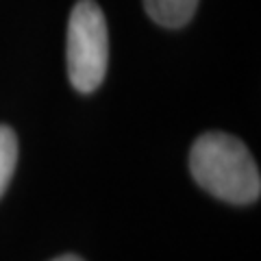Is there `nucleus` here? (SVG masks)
<instances>
[{
  "label": "nucleus",
  "mask_w": 261,
  "mask_h": 261,
  "mask_svg": "<svg viewBox=\"0 0 261 261\" xmlns=\"http://www.w3.org/2000/svg\"><path fill=\"white\" fill-rule=\"evenodd\" d=\"M190 170L202 190L231 205H250L261 194L257 161L242 140L228 133L200 135L190 150Z\"/></svg>",
  "instance_id": "nucleus-1"
},
{
  "label": "nucleus",
  "mask_w": 261,
  "mask_h": 261,
  "mask_svg": "<svg viewBox=\"0 0 261 261\" xmlns=\"http://www.w3.org/2000/svg\"><path fill=\"white\" fill-rule=\"evenodd\" d=\"M65 61L76 92L92 94L102 85L109 65V29L94 0H79L70 13Z\"/></svg>",
  "instance_id": "nucleus-2"
},
{
  "label": "nucleus",
  "mask_w": 261,
  "mask_h": 261,
  "mask_svg": "<svg viewBox=\"0 0 261 261\" xmlns=\"http://www.w3.org/2000/svg\"><path fill=\"white\" fill-rule=\"evenodd\" d=\"M198 0H144V9L159 27L181 29L194 18Z\"/></svg>",
  "instance_id": "nucleus-3"
},
{
  "label": "nucleus",
  "mask_w": 261,
  "mask_h": 261,
  "mask_svg": "<svg viewBox=\"0 0 261 261\" xmlns=\"http://www.w3.org/2000/svg\"><path fill=\"white\" fill-rule=\"evenodd\" d=\"M15 163H18V137L13 128L0 124V196L11 183Z\"/></svg>",
  "instance_id": "nucleus-4"
},
{
  "label": "nucleus",
  "mask_w": 261,
  "mask_h": 261,
  "mask_svg": "<svg viewBox=\"0 0 261 261\" xmlns=\"http://www.w3.org/2000/svg\"><path fill=\"white\" fill-rule=\"evenodd\" d=\"M53 261H83V259L76 257V255H63V257H57V259H53Z\"/></svg>",
  "instance_id": "nucleus-5"
}]
</instances>
